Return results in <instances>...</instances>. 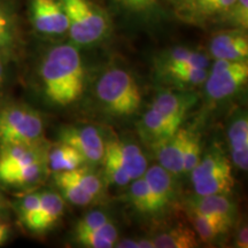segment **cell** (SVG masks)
Instances as JSON below:
<instances>
[{
  "instance_id": "obj_44",
  "label": "cell",
  "mask_w": 248,
  "mask_h": 248,
  "mask_svg": "<svg viewBox=\"0 0 248 248\" xmlns=\"http://www.w3.org/2000/svg\"><path fill=\"white\" fill-rule=\"evenodd\" d=\"M0 86H1V84H0Z\"/></svg>"
},
{
  "instance_id": "obj_12",
  "label": "cell",
  "mask_w": 248,
  "mask_h": 248,
  "mask_svg": "<svg viewBox=\"0 0 248 248\" xmlns=\"http://www.w3.org/2000/svg\"><path fill=\"white\" fill-rule=\"evenodd\" d=\"M181 126L182 124L166 119L151 107L139 121L138 132L145 144L153 148L171 137Z\"/></svg>"
},
{
  "instance_id": "obj_24",
  "label": "cell",
  "mask_w": 248,
  "mask_h": 248,
  "mask_svg": "<svg viewBox=\"0 0 248 248\" xmlns=\"http://www.w3.org/2000/svg\"><path fill=\"white\" fill-rule=\"evenodd\" d=\"M187 209V216L193 226V230L199 240L203 243H210V241L215 240L218 235L224 234L230 229L228 225L223 224L222 222L217 221L213 217L203 215L193 209Z\"/></svg>"
},
{
  "instance_id": "obj_37",
  "label": "cell",
  "mask_w": 248,
  "mask_h": 248,
  "mask_svg": "<svg viewBox=\"0 0 248 248\" xmlns=\"http://www.w3.org/2000/svg\"><path fill=\"white\" fill-rule=\"evenodd\" d=\"M237 246L240 248H247L248 247V230L247 226L240 229L237 235Z\"/></svg>"
},
{
  "instance_id": "obj_11",
  "label": "cell",
  "mask_w": 248,
  "mask_h": 248,
  "mask_svg": "<svg viewBox=\"0 0 248 248\" xmlns=\"http://www.w3.org/2000/svg\"><path fill=\"white\" fill-rule=\"evenodd\" d=\"M209 52L215 60H247L248 39L245 30L234 29L216 33L210 40Z\"/></svg>"
},
{
  "instance_id": "obj_26",
  "label": "cell",
  "mask_w": 248,
  "mask_h": 248,
  "mask_svg": "<svg viewBox=\"0 0 248 248\" xmlns=\"http://www.w3.org/2000/svg\"><path fill=\"white\" fill-rule=\"evenodd\" d=\"M164 64H184V66L207 68L209 66V58L201 52L178 46L167 51L160 58V66Z\"/></svg>"
},
{
  "instance_id": "obj_20",
  "label": "cell",
  "mask_w": 248,
  "mask_h": 248,
  "mask_svg": "<svg viewBox=\"0 0 248 248\" xmlns=\"http://www.w3.org/2000/svg\"><path fill=\"white\" fill-rule=\"evenodd\" d=\"M235 0H187L184 11L193 21H206L216 16L222 17Z\"/></svg>"
},
{
  "instance_id": "obj_3",
  "label": "cell",
  "mask_w": 248,
  "mask_h": 248,
  "mask_svg": "<svg viewBox=\"0 0 248 248\" xmlns=\"http://www.w3.org/2000/svg\"><path fill=\"white\" fill-rule=\"evenodd\" d=\"M66 12L68 32L76 45L97 44L106 38L110 21L106 12L91 0H60Z\"/></svg>"
},
{
  "instance_id": "obj_36",
  "label": "cell",
  "mask_w": 248,
  "mask_h": 248,
  "mask_svg": "<svg viewBox=\"0 0 248 248\" xmlns=\"http://www.w3.org/2000/svg\"><path fill=\"white\" fill-rule=\"evenodd\" d=\"M76 241L79 245L84 247L90 248H111L114 247V244L107 240L102 235L98 233L97 231H89V232H80V233H75Z\"/></svg>"
},
{
  "instance_id": "obj_17",
  "label": "cell",
  "mask_w": 248,
  "mask_h": 248,
  "mask_svg": "<svg viewBox=\"0 0 248 248\" xmlns=\"http://www.w3.org/2000/svg\"><path fill=\"white\" fill-rule=\"evenodd\" d=\"M229 147L234 166L246 171L248 168V121L247 116L234 120L229 129Z\"/></svg>"
},
{
  "instance_id": "obj_4",
  "label": "cell",
  "mask_w": 248,
  "mask_h": 248,
  "mask_svg": "<svg viewBox=\"0 0 248 248\" xmlns=\"http://www.w3.org/2000/svg\"><path fill=\"white\" fill-rule=\"evenodd\" d=\"M44 140V121L38 111L24 105L0 108V145Z\"/></svg>"
},
{
  "instance_id": "obj_5",
  "label": "cell",
  "mask_w": 248,
  "mask_h": 248,
  "mask_svg": "<svg viewBox=\"0 0 248 248\" xmlns=\"http://www.w3.org/2000/svg\"><path fill=\"white\" fill-rule=\"evenodd\" d=\"M247 78V60H216L204 82L206 92L213 100H224L239 91Z\"/></svg>"
},
{
  "instance_id": "obj_7",
  "label": "cell",
  "mask_w": 248,
  "mask_h": 248,
  "mask_svg": "<svg viewBox=\"0 0 248 248\" xmlns=\"http://www.w3.org/2000/svg\"><path fill=\"white\" fill-rule=\"evenodd\" d=\"M48 150L44 140L31 144L16 142L0 145V183L28 164L47 159Z\"/></svg>"
},
{
  "instance_id": "obj_23",
  "label": "cell",
  "mask_w": 248,
  "mask_h": 248,
  "mask_svg": "<svg viewBox=\"0 0 248 248\" xmlns=\"http://www.w3.org/2000/svg\"><path fill=\"white\" fill-rule=\"evenodd\" d=\"M226 170H232L230 161L221 150L214 148L204 155L202 159H200L197 166L192 169V183H197L201 179Z\"/></svg>"
},
{
  "instance_id": "obj_1",
  "label": "cell",
  "mask_w": 248,
  "mask_h": 248,
  "mask_svg": "<svg viewBox=\"0 0 248 248\" xmlns=\"http://www.w3.org/2000/svg\"><path fill=\"white\" fill-rule=\"evenodd\" d=\"M40 79L46 98L66 107L84 91V67L76 46L61 44L48 48L40 63Z\"/></svg>"
},
{
  "instance_id": "obj_8",
  "label": "cell",
  "mask_w": 248,
  "mask_h": 248,
  "mask_svg": "<svg viewBox=\"0 0 248 248\" xmlns=\"http://www.w3.org/2000/svg\"><path fill=\"white\" fill-rule=\"evenodd\" d=\"M61 142L74 147L84 157L85 162L99 163L105 153V141L94 126H66L59 132Z\"/></svg>"
},
{
  "instance_id": "obj_42",
  "label": "cell",
  "mask_w": 248,
  "mask_h": 248,
  "mask_svg": "<svg viewBox=\"0 0 248 248\" xmlns=\"http://www.w3.org/2000/svg\"><path fill=\"white\" fill-rule=\"evenodd\" d=\"M4 206H5V203H4V199H2V197H1V195H0V209L4 208Z\"/></svg>"
},
{
  "instance_id": "obj_33",
  "label": "cell",
  "mask_w": 248,
  "mask_h": 248,
  "mask_svg": "<svg viewBox=\"0 0 248 248\" xmlns=\"http://www.w3.org/2000/svg\"><path fill=\"white\" fill-rule=\"evenodd\" d=\"M113 2L124 12L142 15L153 12L159 5L160 0H113Z\"/></svg>"
},
{
  "instance_id": "obj_40",
  "label": "cell",
  "mask_w": 248,
  "mask_h": 248,
  "mask_svg": "<svg viewBox=\"0 0 248 248\" xmlns=\"http://www.w3.org/2000/svg\"><path fill=\"white\" fill-rule=\"evenodd\" d=\"M137 244H138V248H154L153 240L142 239V240H138Z\"/></svg>"
},
{
  "instance_id": "obj_2",
  "label": "cell",
  "mask_w": 248,
  "mask_h": 248,
  "mask_svg": "<svg viewBox=\"0 0 248 248\" xmlns=\"http://www.w3.org/2000/svg\"><path fill=\"white\" fill-rule=\"evenodd\" d=\"M95 94L106 113L115 117L132 115L140 108L141 91L129 71L113 68L99 78Z\"/></svg>"
},
{
  "instance_id": "obj_32",
  "label": "cell",
  "mask_w": 248,
  "mask_h": 248,
  "mask_svg": "<svg viewBox=\"0 0 248 248\" xmlns=\"http://www.w3.org/2000/svg\"><path fill=\"white\" fill-rule=\"evenodd\" d=\"M40 204V193H30L26 195L17 204V212L21 222L26 228L30 229L33 219L38 213Z\"/></svg>"
},
{
  "instance_id": "obj_27",
  "label": "cell",
  "mask_w": 248,
  "mask_h": 248,
  "mask_svg": "<svg viewBox=\"0 0 248 248\" xmlns=\"http://www.w3.org/2000/svg\"><path fill=\"white\" fill-rule=\"evenodd\" d=\"M59 175H61L63 178L79 186L82 190L88 192L89 194H91L95 199L100 197L102 192L101 181L97 176L93 175L92 172L88 171L85 168H80L79 167V168L70 170V171L59 172Z\"/></svg>"
},
{
  "instance_id": "obj_16",
  "label": "cell",
  "mask_w": 248,
  "mask_h": 248,
  "mask_svg": "<svg viewBox=\"0 0 248 248\" xmlns=\"http://www.w3.org/2000/svg\"><path fill=\"white\" fill-rule=\"evenodd\" d=\"M63 212L64 201L61 195L55 192H43L40 193L38 213L29 230L36 233H44L61 218Z\"/></svg>"
},
{
  "instance_id": "obj_35",
  "label": "cell",
  "mask_w": 248,
  "mask_h": 248,
  "mask_svg": "<svg viewBox=\"0 0 248 248\" xmlns=\"http://www.w3.org/2000/svg\"><path fill=\"white\" fill-rule=\"evenodd\" d=\"M108 221H109V219H108V216L106 214L99 212V210H94V212L86 214V215L77 223L75 228V233L93 231Z\"/></svg>"
},
{
  "instance_id": "obj_39",
  "label": "cell",
  "mask_w": 248,
  "mask_h": 248,
  "mask_svg": "<svg viewBox=\"0 0 248 248\" xmlns=\"http://www.w3.org/2000/svg\"><path fill=\"white\" fill-rule=\"evenodd\" d=\"M115 246L120 248H138V244L136 240L125 239V240L120 241V243H116Z\"/></svg>"
},
{
  "instance_id": "obj_22",
  "label": "cell",
  "mask_w": 248,
  "mask_h": 248,
  "mask_svg": "<svg viewBox=\"0 0 248 248\" xmlns=\"http://www.w3.org/2000/svg\"><path fill=\"white\" fill-rule=\"evenodd\" d=\"M153 243L156 248H192L199 245V238L193 229L178 225L157 235Z\"/></svg>"
},
{
  "instance_id": "obj_13",
  "label": "cell",
  "mask_w": 248,
  "mask_h": 248,
  "mask_svg": "<svg viewBox=\"0 0 248 248\" xmlns=\"http://www.w3.org/2000/svg\"><path fill=\"white\" fill-rule=\"evenodd\" d=\"M187 208L203 214L231 228L237 217V207L225 194L197 195L187 204Z\"/></svg>"
},
{
  "instance_id": "obj_21",
  "label": "cell",
  "mask_w": 248,
  "mask_h": 248,
  "mask_svg": "<svg viewBox=\"0 0 248 248\" xmlns=\"http://www.w3.org/2000/svg\"><path fill=\"white\" fill-rule=\"evenodd\" d=\"M160 69L169 82L179 85L197 86L206 82L208 77L207 68L184 66V64H164L160 66Z\"/></svg>"
},
{
  "instance_id": "obj_34",
  "label": "cell",
  "mask_w": 248,
  "mask_h": 248,
  "mask_svg": "<svg viewBox=\"0 0 248 248\" xmlns=\"http://www.w3.org/2000/svg\"><path fill=\"white\" fill-rule=\"evenodd\" d=\"M102 161H104L105 166V176H106V179L110 184L125 186L132 182L128 172L119 163H116L115 161L107 156L102 157Z\"/></svg>"
},
{
  "instance_id": "obj_19",
  "label": "cell",
  "mask_w": 248,
  "mask_h": 248,
  "mask_svg": "<svg viewBox=\"0 0 248 248\" xmlns=\"http://www.w3.org/2000/svg\"><path fill=\"white\" fill-rule=\"evenodd\" d=\"M84 162V157L75 148L64 142L60 141L57 146L48 150L47 168L55 173L79 168Z\"/></svg>"
},
{
  "instance_id": "obj_10",
  "label": "cell",
  "mask_w": 248,
  "mask_h": 248,
  "mask_svg": "<svg viewBox=\"0 0 248 248\" xmlns=\"http://www.w3.org/2000/svg\"><path fill=\"white\" fill-rule=\"evenodd\" d=\"M172 176L161 166H153L145 171L144 177L150 188L152 214L161 213L175 199L176 185Z\"/></svg>"
},
{
  "instance_id": "obj_31",
  "label": "cell",
  "mask_w": 248,
  "mask_h": 248,
  "mask_svg": "<svg viewBox=\"0 0 248 248\" xmlns=\"http://www.w3.org/2000/svg\"><path fill=\"white\" fill-rule=\"evenodd\" d=\"M221 18L235 29L246 31L248 27V0H235Z\"/></svg>"
},
{
  "instance_id": "obj_9",
  "label": "cell",
  "mask_w": 248,
  "mask_h": 248,
  "mask_svg": "<svg viewBox=\"0 0 248 248\" xmlns=\"http://www.w3.org/2000/svg\"><path fill=\"white\" fill-rule=\"evenodd\" d=\"M104 156L119 163L132 181L144 175L147 169V159L140 148L119 139H110L105 144Z\"/></svg>"
},
{
  "instance_id": "obj_28",
  "label": "cell",
  "mask_w": 248,
  "mask_h": 248,
  "mask_svg": "<svg viewBox=\"0 0 248 248\" xmlns=\"http://www.w3.org/2000/svg\"><path fill=\"white\" fill-rule=\"evenodd\" d=\"M129 200L139 213L152 214L150 188L144 175L133 179V183L129 188Z\"/></svg>"
},
{
  "instance_id": "obj_14",
  "label": "cell",
  "mask_w": 248,
  "mask_h": 248,
  "mask_svg": "<svg viewBox=\"0 0 248 248\" xmlns=\"http://www.w3.org/2000/svg\"><path fill=\"white\" fill-rule=\"evenodd\" d=\"M194 102L195 94L193 93L162 91L156 95L151 107L166 119L183 124L186 114Z\"/></svg>"
},
{
  "instance_id": "obj_6",
  "label": "cell",
  "mask_w": 248,
  "mask_h": 248,
  "mask_svg": "<svg viewBox=\"0 0 248 248\" xmlns=\"http://www.w3.org/2000/svg\"><path fill=\"white\" fill-rule=\"evenodd\" d=\"M29 16L33 29L44 36H62L69 22L60 0H29Z\"/></svg>"
},
{
  "instance_id": "obj_43",
  "label": "cell",
  "mask_w": 248,
  "mask_h": 248,
  "mask_svg": "<svg viewBox=\"0 0 248 248\" xmlns=\"http://www.w3.org/2000/svg\"><path fill=\"white\" fill-rule=\"evenodd\" d=\"M181 1L183 2V4H184V2H185V1H187V0H181Z\"/></svg>"
},
{
  "instance_id": "obj_41",
  "label": "cell",
  "mask_w": 248,
  "mask_h": 248,
  "mask_svg": "<svg viewBox=\"0 0 248 248\" xmlns=\"http://www.w3.org/2000/svg\"><path fill=\"white\" fill-rule=\"evenodd\" d=\"M5 57H1L0 55V84H2V80H4L5 77V61H4Z\"/></svg>"
},
{
  "instance_id": "obj_15",
  "label": "cell",
  "mask_w": 248,
  "mask_h": 248,
  "mask_svg": "<svg viewBox=\"0 0 248 248\" xmlns=\"http://www.w3.org/2000/svg\"><path fill=\"white\" fill-rule=\"evenodd\" d=\"M188 130L179 128L171 137L153 147L160 166L171 175L183 173V152Z\"/></svg>"
},
{
  "instance_id": "obj_30",
  "label": "cell",
  "mask_w": 248,
  "mask_h": 248,
  "mask_svg": "<svg viewBox=\"0 0 248 248\" xmlns=\"http://www.w3.org/2000/svg\"><path fill=\"white\" fill-rule=\"evenodd\" d=\"M201 154V142L197 132L188 130L184 152H183V173L191 172L192 169L199 162Z\"/></svg>"
},
{
  "instance_id": "obj_18",
  "label": "cell",
  "mask_w": 248,
  "mask_h": 248,
  "mask_svg": "<svg viewBox=\"0 0 248 248\" xmlns=\"http://www.w3.org/2000/svg\"><path fill=\"white\" fill-rule=\"evenodd\" d=\"M18 21L11 0H0V55L6 57L17 42Z\"/></svg>"
},
{
  "instance_id": "obj_25",
  "label": "cell",
  "mask_w": 248,
  "mask_h": 248,
  "mask_svg": "<svg viewBox=\"0 0 248 248\" xmlns=\"http://www.w3.org/2000/svg\"><path fill=\"white\" fill-rule=\"evenodd\" d=\"M234 186V178L232 170H226L215 175L209 176L201 181L193 183L194 192L197 195L228 194Z\"/></svg>"
},
{
  "instance_id": "obj_38",
  "label": "cell",
  "mask_w": 248,
  "mask_h": 248,
  "mask_svg": "<svg viewBox=\"0 0 248 248\" xmlns=\"http://www.w3.org/2000/svg\"><path fill=\"white\" fill-rule=\"evenodd\" d=\"M9 235V225L0 218V245L5 244Z\"/></svg>"
},
{
  "instance_id": "obj_29",
  "label": "cell",
  "mask_w": 248,
  "mask_h": 248,
  "mask_svg": "<svg viewBox=\"0 0 248 248\" xmlns=\"http://www.w3.org/2000/svg\"><path fill=\"white\" fill-rule=\"evenodd\" d=\"M55 183H57L58 187L62 192V195L73 204L88 206V204L92 203L95 200V198H93L91 194H89L88 192L82 190L79 186L74 184L73 182L63 178L59 173H55Z\"/></svg>"
}]
</instances>
